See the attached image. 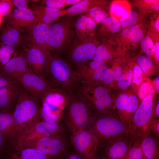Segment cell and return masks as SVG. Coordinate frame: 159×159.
I'll list each match as a JSON object with an SVG mask.
<instances>
[{"label":"cell","instance_id":"37","mask_svg":"<svg viewBox=\"0 0 159 159\" xmlns=\"http://www.w3.org/2000/svg\"><path fill=\"white\" fill-rule=\"evenodd\" d=\"M126 60L124 57H119L115 58L110 62L109 64H108V67L112 70L113 75V81L110 89L117 84L122 73Z\"/></svg>","mask_w":159,"mask_h":159},{"label":"cell","instance_id":"30","mask_svg":"<svg viewBox=\"0 0 159 159\" xmlns=\"http://www.w3.org/2000/svg\"><path fill=\"white\" fill-rule=\"evenodd\" d=\"M140 104L137 96L131 89L129 91L126 106L120 117L128 130L133 115Z\"/></svg>","mask_w":159,"mask_h":159},{"label":"cell","instance_id":"24","mask_svg":"<svg viewBox=\"0 0 159 159\" xmlns=\"http://www.w3.org/2000/svg\"><path fill=\"white\" fill-rule=\"evenodd\" d=\"M3 159H52L34 148L16 144L8 148Z\"/></svg>","mask_w":159,"mask_h":159},{"label":"cell","instance_id":"49","mask_svg":"<svg viewBox=\"0 0 159 159\" xmlns=\"http://www.w3.org/2000/svg\"><path fill=\"white\" fill-rule=\"evenodd\" d=\"M150 130L156 138L158 139L159 137V120L158 118H154L151 122Z\"/></svg>","mask_w":159,"mask_h":159},{"label":"cell","instance_id":"28","mask_svg":"<svg viewBox=\"0 0 159 159\" xmlns=\"http://www.w3.org/2000/svg\"><path fill=\"white\" fill-rule=\"evenodd\" d=\"M158 140L151 132L139 143L145 159H159Z\"/></svg>","mask_w":159,"mask_h":159},{"label":"cell","instance_id":"34","mask_svg":"<svg viewBox=\"0 0 159 159\" xmlns=\"http://www.w3.org/2000/svg\"><path fill=\"white\" fill-rule=\"evenodd\" d=\"M135 62L140 66L146 76L148 77L158 74V69L155 62L146 55L138 56Z\"/></svg>","mask_w":159,"mask_h":159},{"label":"cell","instance_id":"9","mask_svg":"<svg viewBox=\"0 0 159 159\" xmlns=\"http://www.w3.org/2000/svg\"><path fill=\"white\" fill-rule=\"evenodd\" d=\"M70 95L59 89L45 92L40 98L41 120L59 123Z\"/></svg>","mask_w":159,"mask_h":159},{"label":"cell","instance_id":"45","mask_svg":"<svg viewBox=\"0 0 159 159\" xmlns=\"http://www.w3.org/2000/svg\"><path fill=\"white\" fill-rule=\"evenodd\" d=\"M14 52V47L3 44L0 46V67L6 63L10 59Z\"/></svg>","mask_w":159,"mask_h":159},{"label":"cell","instance_id":"10","mask_svg":"<svg viewBox=\"0 0 159 159\" xmlns=\"http://www.w3.org/2000/svg\"><path fill=\"white\" fill-rule=\"evenodd\" d=\"M70 142L74 150L84 159H95L100 142L90 131L85 129L72 133Z\"/></svg>","mask_w":159,"mask_h":159},{"label":"cell","instance_id":"18","mask_svg":"<svg viewBox=\"0 0 159 159\" xmlns=\"http://www.w3.org/2000/svg\"><path fill=\"white\" fill-rule=\"evenodd\" d=\"M0 132L7 147L17 143L21 135L13 112L0 110Z\"/></svg>","mask_w":159,"mask_h":159},{"label":"cell","instance_id":"16","mask_svg":"<svg viewBox=\"0 0 159 159\" xmlns=\"http://www.w3.org/2000/svg\"><path fill=\"white\" fill-rule=\"evenodd\" d=\"M132 144L129 136L100 143L98 152L106 159H125Z\"/></svg>","mask_w":159,"mask_h":159},{"label":"cell","instance_id":"26","mask_svg":"<svg viewBox=\"0 0 159 159\" xmlns=\"http://www.w3.org/2000/svg\"><path fill=\"white\" fill-rule=\"evenodd\" d=\"M73 26L76 36L82 40L94 35L97 25L90 18L82 14L73 16Z\"/></svg>","mask_w":159,"mask_h":159},{"label":"cell","instance_id":"8","mask_svg":"<svg viewBox=\"0 0 159 159\" xmlns=\"http://www.w3.org/2000/svg\"><path fill=\"white\" fill-rule=\"evenodd\" d=\"M76 93L88 103L96 115L117 111L114 97L102 85L81 84Z\"/></svg>","mask_w":159,"mask_h":159},{"label":"cell","instance_id":"50","mask_svg":"<svg viewBox=\"0 0 159 159\" xmlns=\"http://www.w3.org/2000/svg\"><path fill=\"white\" fill-rule=\"evenodd\" d=\"M12 1L13 4L16 7L17 9L23 10L28 8L29 0H13Z\"/></svg>","mask_w":159,"mask_h":159},{"label":"cell","instance_id":"23","mask_svg":"<svg viewBox=\"0 0 159 159\" xmlns=\"http://www.w3.org/2000/svg\"><path fill=\"white\" fill-rule=\"evenodd\" d=\"M25 54L32 70L45 78L48 59L51 56H48L38 49L29 47L26 49Z\"/></svg>","mask_w":159,"mask_h":159},{"label":"cell","instance_id":"27","mask_svg":"<svg viewBox=\"0 0 159 159\" xmlns=\"http://www.w3.org/2000/svg\"><path fill=\"white\" fill-rule=\"evenodd\" d=\"M110 1L105 0H81L74 5L67 8V14L71 16L81 14L95 7L107 9Z\"/></svg>","mask_w":159,"mask_h":159},{"label":"cell","instance_id":"52","mask_svg":"<svg viewBox=\"0 0 159 159\" xmlns=\"http://www.w3.org/2000/svg\"><path fill=\"white\" fill-rule=\"evenodd\" d=\"M159 39L153 40L154 46V61L157 64H159Z\"/></svg>","mask_w":159,"mask_h":159},{"label":"cell","instance_id":"36","mask_svg":"<svg viewBox=\"0 0 159 159\" xmlns=\"http://www.w3.org/2000/svg\"><path fill=\"white\" fill-rule=\"evenodd\" d=\"M130 4L127 1L117 0L112 2L110 9V16L118 19L131 11Z\"/></svg>","mask_w":159,"mask_h":159},{"label":"cell","instance_id":"4","mask_svg":"<svg viewBox=\"0 0 159 159\" xmlns=\"http://www.w3.org/2000/svg\"><path fill=\"white\" fill-rule=\"evenodd\" d=\"M40 100L30 96L23 88L19 101L13 112L20 138L41 121Z\"/></svg>","mask_w":159,"mask_h":159},{"label":"cell","instance_id":"6","mask_svg":"<svg viewBox=\"0 0 159 159\" xmlns=\"http://www.w3.org/2000/svg\"><path fill=\"white\" fill-rule=\"evenodd\" d=\"M100 43L95 35L82 40L74 36L64 51L65 60L76 70L93 60L96 49Z\"/></svg>","mask_w":159,"mask_h":159},{"label":"cell","instance_id":"55","mask_svg":"<svg viewBox=\"0 0 159 159\" xmlns=\"http://www.w3.org/2000/svg\"><path fill=\"white\" fill-rule=\"evenodd\" d=\"M155 104V102L154 114V117L155 118H158L159 117V101H157Z\"/></svg>","mask_w":159,"mask_h":159},{"label":"cell","instance_id":"3","mask_svg":"<svg viewBox=\"0 0 159 159\" xmlns=\"http://www.w3.org/2000/svg\"><path fill=\"white\" fill-rule=\"evenodd\" d=\"M70 95L61 121L70 132L86 129L95 115L88 103L76 93Z\"/></svg>","mask_w":159,"mask_h":159},{"label":"cell","instance_id":"2","mask_svg":"<svg viewBox=\"0 0 159 159\" xmlns=\"http://www.w3.org/2000/svg\"><path fill=\"white\" fill-rule=\"evenodd\" d=\"M46 77L57 88L70 95L76 93L81 85L74 70L60 56L52 55L49 58Z\"/></svg>","mask_w":159,"mask_h":159},{"label":"cell","instance_id":"1","mask_svg":"<svg viewBox=\"0 0 159 159\" xmlns=\"http://www.w3.org/2000/svg\"><path fill=\"white\" fill-rule=\"evenodd\" d=\"M86 129L95 135L100 143L129 136V130L117 111L96 114Z\"/></svg>","mask_w":159,"mask_h":159},{"label":"cell","instance_id":"40","mask_svg":"<svg viewBox=\"0 0 159 159\" xmlns=\"http://www.w3.org/2000/svg\"><path fill=\"white\" fill-rule=\"evenodd\" d=\"M81 14L90 18L97 24L109 16L107 9L98 7L92 8Z\"/></svg>","mask_w":159,"mask_h":159},{"label":"cell","instance_id":"33","mask_svg":"<svg viewBox=\"0 0 159 159\" xmlns=\"http://www.w3.org/2000/svg\"><path fill=\"white\" fill-rule=\"evenodd\" d=\"M148 14L138 10H131L119 20L121 27L124 29L144 22Z\"/></svg>","mask_w":159,"mask_h":159},{"label":"cell","instance_id":"54","mask_svg":"<svg viewBox=\"0 0 159 159\" xmlns=\"http://www.w3.org/2000/svg\"><path fill=\"white\" fill-rule=\"evenodd\" d=\"M151 80L152 83L155 90L158 94L159 92V77L157 76L153 80Z\"/></svg>","mask_w":159,"mask_h":159},{"label":"cell","instance_id":"17","mask_svg":"<svg viewBox=\"0 0 159 159\" xmlns=\"http://www.w3.org/2000/svg\"><path fill=\"white\" fill-rule=\"evenodd\" d=\"M23 88L19 81L13 80L0 90V110L13 112Z\"/></svg>","mask_w":159,"mask_h":159},{"label":"cell","instance_id":"47","mask_svg":"<svg viewBox=\"0 0 159 159\" xmlns=\"http://www.w3.org/2000/svg\"><path fill=\"white\" fill-rule=\"evenodd\" d=\"M12 0H1L0 1V15L6 16L10 14L13 9Z\"/></svg>","mask_w":159,"mask_h":159},{"label":"cell","instance_id":"5","mask_svg":"<svg viewBox=\"0 0 159 159\" xmlns=\"http://www.w3.org/2000/svg\"><path fill=\"white\" fill-rule=\"evenodd\" d=\"M73 16H63L49 24L47 47L52 55L60 56L75 36Z\"/></svg>","mask_w":159,"mask_h":159},{"label":"cell","instance_id":"56","mask_svg":"<svg viewBox=\"0 0 159 159\" xmlns=\"http://www.w3.org/2000/svg\"><path fill=\"white\" fill-rule=\"evenodd\" d=\"M81 0H63L64 3L67 6H72L80 1Z\"/></svg>","mask_w":159,"mask_h":159},{"label":"cell","instance_id":"13","mask_svg":"<svg viewBox=\"0 0 159 159\" xmlns=\"http://www.w3.org/2000/svg\"><path fill=\"white\" fill-rule=\"evenodd\" d=\"M19 82L30 96L39 100L45 92L58 89L46 78L34 72L30 66Z\"/></svg>","mask_w":159,"mask_h":159},{"label":"cell","instance_id":"42","mask_svg":"<svg viewBox=\"0 0 159 159\" xmlns=\"http://www.w3.org/2000/svg\"><path fill=\"white\" fill-rule=\"evenodd\" d=\"M140 46L142 52L154 61V46L151 37L148 35L144 37L140 42Z\"/></svg>","mask_w":159,"mask_h":159},{"label":"cell","instance_id":"12","mask_svg":"<svg viewBox=\"0 0 159 159\" xmlns=\"http://www.w3.org/2000/svg\"><path fill=\"white\" fill-rule=\"evenodd\" d=\"M19 144L36 149L52 159H58L68 150L67 142L64 136L43 137Z\"/></svg>","mask_w":159,"mask_h":159},{"label":"cell","instance_id":"25","mask_svg":"<svg viewBox=\"0 0 159 159\" xmlns=\"http://www.w3.org/2000/svg\"><path fill=\"white\" fill-rule=\"evenodd\" d=\"M30 9L37 18L38 22L49 24L61 16L67 14V8L59 10L44 6L31 1Z\"/></svg>","mask_w":159,"mask_h":159},{"label":"cell","instance_id":"39","mask_svg":"<svg viewBox=\"0 0 159 159\" xmlns=\"http://www.w3.org/2000/svg\"><path fill=\"white\" fill-rule=\"evenodd\" d=\"M132 70L133 76L131 85V89L137 95L139 87L147 77L135 61L133 64Z\"/></svg>","mask_w":159,"mask_h":159},{"label":"cell","instance_id":"7","mask_svg":"<svg viewBox=\"0 0 159 159\" xmlns=\"http://www.w3.org/2000/svg\"><path fill=\"white\" fill-rule=\"evenodd\" d=\"M154 99L148 97L143 100L133 115L129 130L131 144L139 143L143 138L151 132V122L155 118Z\"/></svg>","mask_w":159,"mask_h":159},{"label":"cell","instance_id":"53","mask_svg":"<svg viewBox=\"0 0 159 159\" xmlns=\"http://www.w3.org/2000/svg\"><path fill=\"white\" fill-rule=\"evenodd\" d=\"M13 80L0 72V90L8 85Z\"/></svg>","mask_w":159,"mask_h":159},{"label":"cell","instance_id":"29","mask_svg":"<svg viewBox=\"0 0 159 159\" xmlns=\"http://www.w3.org/2000/svg\"><path fill=\"white\" fill-rule=\"evenodd\" d=\"M121 29L119 21L113 17L109 16L100 23L95 35L97 37H108L119 32Z\"/></svg>","mask_w":159,"mask_h":159},{"label":"cell","instance_id":"31","mask_svg":"<svg viewBox=\"0 0 159 159\" xmlns=\"http://www.w3.org/2000/svg\"><path fill=\"white\" fill-rule=\"evenodd\" d=\"M24 39L19 30L9 25L2 29L0 34V40L4 44L14 47L20 45Z\"/></svg>","mask_w":159,"mask_h":159},{"label":"cell","instance_id":"14","mask_svg":"<svg viewBox=\"0 0 159 159\" xmlns=\"http://www.w3.org/2000/svg\"><path fill=\"white\" fill-rule=\"evenodd\" d=\"M108 66L103 62L92 60L74 71L81 84L101 85Z\"/></svg>","mask_w":159,"mask_h":159},{"label":"cell","instance_id":"22","mask_svg":"<svg viewBox=\"0 0 159 159\" xmlns=\"http://www.w3.org/2000/svg\"><path fill=\"white\" fill-rule=\"evenodd\" d=\"M102 42L97 47L93 60L107 64L115 58L124 57L126 51L115 44L108 37H102Z\"/></svg>","mask_w":159,"mask_h":159},{"label":"cell","instance_id":"32","mask_svg":"<svg viewBox=\"0 0 159 159\" xmlns=\"http://www.w3.org/2000/svg\"><path fill=\"white\" fill-rule=\"evenodd\" d=\"M134 62L133 59H126L122 73L116 84L117 87L122 90H127L131 85Z\"/></svg>","mask_w":159,"mask_h":159},{"label":"cell","instance_id":"57","mask_svg":"<svg viewBox=\"0 0 159 159\" xmlns=\"http://www.w3.org/2000/svg\"><path fill=\"white\" fill-rule=\"evenodd\" d=\"M95 159H106V158L100 153H97Z\"/></svg>","mask_w":159,"mask_h":159},{"label":"cell","instance_id":"44","mask_svg":"<svg viewBox=\"0 0 159 159\" xmlns=\"http://www.w3.org/2000/svg\"><path fill=\"white\" fill-rule=\"evenodd\" d=\"M125 159H145L139 143H134L130 145Z\"/></svg>","mask_w":159,"mask_h":159},{"label":"cell","instance_id":"19","mask_svg":"<svg viewBox=\"0 0 159 159\" xmlns=\"http://www.w3.org/2000/svg\"><path fill=\"white\" fill-rule=\"evenodd\" d=\"M10 15L8 25L21 32H28L38 22L37 18L30 9H14Z\"/></svg>","mask_w":159,"mask_h":159},{"label":"cell","instance_id":"41","mask_svg":"<svg viewBox=\"0 0 159 159\" xmlns=\"http://www.w3.org/2000/svg\"><path fill=\"white\" fill-rule=\"evenodd\" d=\"M148 28L147 34L153 40L159 39V11L153 13L150 18Z\"/></svg>","mask_w":159,"mask_h":159},{"label":"cell","instance_id":"21","mask_svg":"<svg viewBox=\"0 0 159 159\" xmlns=\"http://www.w3.org/2000/svg\"><path fill=\"white\" fill-rule=\"evenodd\" d=\"M49 24L38 22L28 32L25 39L29 47L38 49L49 56L52 55L47 47V40Z\"/></svg>","mask_w":159,"mask_h":159},{"label":"cell","instance_id":"20","mask_svg":"<svg viewBox=\"0 0 159 159\" xmlns=\"http://www.w3.org/2000/svg\"><path fill=\"white\" fill-rule=\"evenodd\" d=\"M30 67L25 53L10 59L0 67V72L13 80L19 81Z\"/></svg>","mask_w":159,"mask_h":159},{"label":"cell","instance_id":"38","mask_svg":"<svg viewBox=\"0 0 159 159\" xmlns=\"http://www.w3.org/2000/svg\"><path fill=\"white\" fill-rule=\"evenodd\" d=\"M155 92L151 80L147 77L139 87L137 96L139 100L141 102L144 99L148 97L154 98Z\"/></svg>","mask_w":159,"mask_h":159},{"label":"cell","instance_id":"51","mask_svg":"<svg viewBox=\"0 0 159 159\" xmlns=\"http://www.w3.org/2000/svg\"><path fill=\"white\" fill-rule=\"evenodd\" d=\"M7 148V147L0 132V159H3L4 158Z\"/></svg>","mask_w":159,"mask_h":159},{"label":"cell","instance_id":"15","mask_svg":"<svg viewBox=\"0 0 159 159\" xmlns=\"http://www.w3.org/2000/svg\"><path fill=\"white\" fill-rule=\"evenodd\" d=\"M66 129L64 125L60 122L41 121L24 133L19 139L18 143L43 137L63 136Z\"/></svg>","mask_w":159,"mask_h":159},{"label":"cell","instance_id":"35","mask_svg":"<svg viewBox=\"0 0 159 159\" xmlns=\"http://www.w3.org/2000/svg\"><path fill=\"white\" fill-rule=\"evenodd\" d=\"M131 2L134 9L143 12L153 13L159 11L158 0H135Z\"/></svg>","mask_w":159,"mask_h":159},{"label":"cell","instance_id":"48","mask_svg":"<svg viewBox=\"0 0 159 159\" xmlns=\"http://www.w3.org/2000/svg\"><path fill=\"white\" fill-rule=\"evenodd\" d=\"M58 159H84L80 155L77 153L74 150H69L68 149L66 152Z\"/></svg>","mask_w":159,"mask_h":159},{"label":"cell","instance_id":"46","mask_svg":"<svg viewBox=\"0 0 159 159\" xmlns=\"http://www.w3.org/2000/svg\"><path fill=\"white\" fill-rule=\"evenodd\" d=\"M40 5L59 10L65 9L67 6L63 0H42Z\"/></svg>","mask_w":159,"mask_h":159},{"label":"cell","instance_id":"43","mask_svg":"<svg viewBox=\"0 0 159 159\" xmlns=\"http://www.w3.org/2000/svg\"><path fill=\"white\" fill-rule=\"evenodd\" d=\"M129 91L124 92L114 97V103L117 114L120 117L126 106Z\"/></svg>","mask_w":159,"mask_h":159},{"label":"cell","instance_id":"11","mask_svg":"<svg viewBox=\"0 0 159 159\" xmlns=\"http://www.w3.org/2000/svg\"><path fill=\"white\" fill-rule=\"evenodd\" d=\"M144 22L126 28L117 34L108 37L115 44L125 51H133L140 45L146 31Z\"/></svg>","mask_w":159,"mask_h":159}]
</instances>
